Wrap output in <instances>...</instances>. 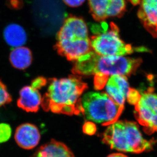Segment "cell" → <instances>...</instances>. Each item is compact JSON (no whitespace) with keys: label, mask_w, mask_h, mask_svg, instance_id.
I'll return each instance as SVG.
<instances>
[{"label":"cell","mask_w":157,"mask_h":157,"mask_svg":"<svg viewBox=\"0 0 157 157\" xmlns=\"http://www.w3.org/2000/svg\"><path fill=\"white\" fill-rule=\"evenodd\" d=\"M137 16L145 30L157 38V0H140Z\"/></svg>","instance_id":"9c48e42d"},{"label":"cell","mask_w":157,"mask_h":157,"mask_svg":"<svg viewBox=\"0 0 157 157\" xmlns=\"http://www.w3.org/2000/svg\"><path fill=\"white\" fill-rule=\"evenodd\" d=\"M48 81V86L41 104L44 111L68 115L82 114L81 96L87 85L80 76L73 74Z\"/></svg>","instance_id":"6da1fadb"},{"label":"cell","mask_w":157,"mask_h":157,"mask_svg":"<svg viewBox=\"0 0 157 157\" xmlns=\"http://www.w3.org/2000/svg\"><path fill=\"white\" fill-rule=\"evenodd\" d=\"M12 101V96L8 92L7 87L0 81V107L9 104Z\"/></svg>","instance_id":"2e32d148"},{"label":"cell","mask_w":157,"mask_h":157,"mask_svg":"<svg viewBox=\"0 0 157 157\" xmlns=\"http://www.w3.org/2000/svg\"><path fill=\"white\" fill-rule=\"evenodd\" d=\"M35 154L39 157H74L67 145L55 140L42 145Z\"/></svg>","instance_id":"4fadbf2b"},{"label":"cell","mask_w":157,"mask_h":157,"mask_svg":"<svg viewBox=\"0 0 157 157\" xmlns=\"http://www.w3.org/2000/svg\"><path fill=\"white\" fill-rule=\"evenodd\" d=\"M96 126L92 122H86L83 125V132L86 135L92 136L96 133Z\"/></svg>","instance_id":"ffe728a7"},{"label":"cell","mask_w":157,"mask_h":157,"mask_svg":"<svg viewBox=\"0 0 157 157\" xmlns=\"http://www.w3.org/2000/svg\"><path fill=\"white\" fill-rule=\"evenodd\" d=\"M88 4L90 14L99 22L122 17L127 7L126 0H88Z\"/></svg>","instance_id":"ba28073f"},{"label":"cell","mask_w":157,"mask_h":157,"mask_svg":"<svg viewBox=\"0 0 157 157\" xmlns=\"http://www.w3.org/2000/svg\"><path fill=\"white\" fill-rule=\"evenodd\" d=\"M134 115L144 132L151 135L157 132V95L150 88L141 94L135 105Z\"/></svg>","instance_id":"52a82bcc"},{"label":"cell","mask_w":157,"mask_h":157,"mask_svg":"<svg viewBox=\"0 0 157 157\" xmlns=\"http://www.w3.org/2000/svg\"><path fill=\"white\" fill-rule=\"evenodd\" d=\"M12 135V129L7 123H0V143L9 140Z\"/></svg>","instance_id":"e0dca14e"},{"label":"cell","mask_w":157,"mask_h":157,"mask_svg":"<svg viewBox=\"0 0 157 157\" xmlns=\"http://www.w3.org/2000/svg\"><path fill=\"white\" fill-rule=\"evenodd\" d=\"M11 64L15 68L23 70L30 66L33 57L30 49L25 46L15 47L11 51L9 56Z\"/></svg>","instance_id":"9a60e30c"},{"label":"cell","mask_w":157,"mask_h":157,"mask_svg":"<svg viewBox=\"0 0 157 157\" xmlns=\"http://www.w3.org/2000/svg\"><path fill=\"white\" fill-rule=\"evenodd\" d=\"M39 90L34 85L25 86L19 91L18 107L28 112H36L41 104V95Z\"/></svg>","instance_id":"7c38bea8"},{"label":"cell","mask_w":157,"mask_h":157,"mask_svg":"<svg viewBox=\"0 0 157 157\" xmlns=\"http://www.w3.org/2000/svg\"><path fill=\"white\" fill-rule=\"evenodd\" d=\"M7 5L12 9H19L23 6L22 0H7Z\"/></svg>","instance_id":"44dd1931"},{"label":"cell","mask_w":157,"mask_h":157,"mask_svg":"<svg viewBox=\"0 0 157 157\" xmlns=\"http://www.w3.org/2000/svg\"><path fill=\"white\" fill-rule=\"evenodd\" d=\"M82 105L87 120L104 126L117 122L124 109L104 92H87L82 98Z\"/></svg>","instance_id":"5b68a950"},{"label":"cell","mask_w":157,"mask_h":157,"mask_svg":"<svg viewBox=\"0 0 157 157\" xmlns=\"http://www.w3.org/2000/svg\"><path fill=\"white\" fill-rule=\"evenodd\" d=\"M142 60L119 56H103L93 50L80 57L75 61L72 70L77 76L103 74L110 76H130L136 72Z\"/></svg>","instance_id":"7a4b0ae2"},{"label":"cell","mask_w":157,"mask_h":157,"mask_svg":"<svg viewBox=\"0 0 157 157\" xmlns=\"http://www.w3.org/2000/svg\"><path fill=\"white\" fill-rule=\"evenodd\" d=\"M102 140L111 149L125 153L140 154L153 149V142L144 138L136 123L128 120H117L108 126Z\"/></svg>","instance_id":"277c9868"},{"label":"cell","mask_w":157,"mask_h":157,"mask_svg":"<svg viewBox=\"0 0 157 157\" xmlns=\"http://www.w3.org/2000/svg\"><path fill=\"white\" fill-rule=\"evenodd\" d=\"M141 94L136 89L130 88L128 95V102L132 105H135L138 103L140 98Z\"/></svg>","instance_id":"d6986e66"},{"label":"cell","mask_w":157,"mask_h":157,"mask_svg":"<svg viewBox=\"0 0 157 157\" xmlns=\"http://www.w3.org/2000/svg\"><path fill=\"white\" fill-rule=\"evenodd\" d=\"M14 138L19 147L25 150H32L38 144L41 135L35 125L25 123L17 127Z\"/></svg>","instance_id":"8fae6325"},{"label":"cell","mask_w":157,"mask_h":157,"mask_svg":"<svg viewBox=\"0 0 157 157\" xmlns=\"http://www.w3.org/2000/svg\"><path fill=\"white\" fill-rule=\"evenodd\" d=\"M4 37L8 45L15 48L24 46L27 40L25 30L17 24H10L5 28Z\"/></svg>","instance_id":"5bb4252c"},{"label":"cell","mask_w":157,"mask_h":157,"mask_svg":"<svg viewBox=\"0 0 157 157\" xmlns=\"http://www.w3.org/2000/svg\"><path fill=\"white\" fill-rule=\"evenodd\" d=\"M65 4L71 7H77L83 4L86 0H63Z\"/></svg>","instance_id":"7402d4cb"},{"label":"cell","mask_w":157,"mask_h":157,"mask_svg":"<svg viewBox=\"0 0 157 157\" xmlns=\"http://www.w3.org/2000/svg\"><path fill=\"white\" fill-rule=\"evenodd\" d=\"M100 30L95 31V35L90 38V45L92 50L103 56H119L133 53L135 51H148L144 47H134L125 43L120 36V29L114 22H111L109 25L106 22H101Z\"/></svg>","instance_id":"8992f818"},{"label":"cell","mask_w":157,"mask_h":157,"mask_svg":"<svg viewBox=\"0 0 157 157\" xmlns=\"http://www.w3.org/2000/svg\"><path fill=\"white\" fill-rule=\"evenodd\" d=\"M107 157H128L122 153H113L108 155Z\"/></svg>","instance_id":"603a6c76"},{"label":"cell","mask_w":157,"mask_h":157,"mask_svg":"<svg viewBox=\"0 0 157 157\" xmlns=\"http://www.w3.org/2000/svg\"><path fill=\"white\" fill-rule=\"evenodd\" d=\"M109 77L103 75V74H96L95 75L94 79V86L96 90H100L104 87L106 84L107 80Z\"/></svg>","instance_id":"ac0fdd59"},{"label":"cell","mask_w":157,"mask_h":157,"mask_svg":"<svg viewBox=\"0 0 157 157\" xmlns=\"http://www.w3.org/2000/svg\"><path fill=\"white\" fill-rule=\"evenodd\" d=\"M55 47L59 55L69 61H76L92 50L84 19L73 15L66 18L56 35Z\"/></svg>","instance_id":"3957f363"},{"label":"cell","mask_w":157,"mask_h":157,"mask_svg":"<svg viewBox=\"0 0 157 157\" xmlns=\"http://www.w3.org/2000/svg\"><path fill=\"white\" fill-rule=\"evenodd\" d=\"M105 85L106 94L116 103L124 106L130 89L127 77L117 74L110 76Z\"/></svg>","instance_id":"30bf717a"}]
</instances>
